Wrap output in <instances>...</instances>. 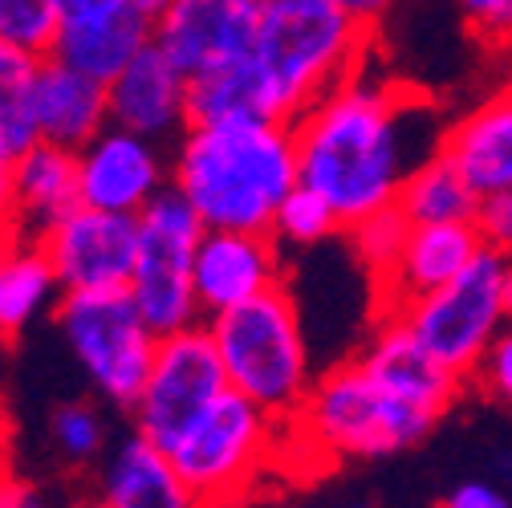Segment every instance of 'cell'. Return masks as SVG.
<instances>
[{
  "label": "cell",
  "mask_w": 512,
  "mask_h": 508,
  "mask_svg": "<svg viewBox=\"0 0 512 508\" xmlns=\"http://www.w3.org/2000/svg\"><path fill=\"white\" fill-rule=\"evenodd\" d=\"M443 126L423 94L358 70L293 118L301 183L322 192L350 228L399 200L403 179L439 151L419 143V131Z\"/></svg>",
  "instance_id": "1"
},
{
  "label": "cell",
  "mask_w": 512,
  "mask_h": 508,
  "mask_svg": "<svg viewBox=\"0 0 512 508\" xmlns=\"http://www.w3.org/2000/svg\"><path fill=\"white\" fill-rule=\"evenodd\" d=\"M301 183L293 122L273 114L187 122L171 143V187L204 228L273 232L281 200Z\"/></svg>",
  "instance_id": "2"
},
{
  "label": "cell",
  "mask_w": 512,
  "mask_h": 508,
  "mask_svg": "<svg viewBox=\"0 0 512 508\" xmlns=\"http://www.w3.org/2000/svg\"><path fill=\"white\" fill-rule=\"evenodd\" d=\"M374 29L338 0H269L252 37V66L277 118H297L334 86L366 70Z\"/></svg>",
  "instance_id": "3"
},
{
  "label": "cell",
  "mask_w": 512,
  "mask_h": 508,
  "mask_svg": "<svg viewBox=\"0 0 512 508\" xmlns=\"http://www.w3.org/2000/svg\"><path fill=\"white\" fill-rule=\"evenodd\" d=\"M435 423L431 411L399 399L358 358H346L313 378L285 435L322 460H378L423 443Z\"/></svg>",
  "instance_id": "4"
},
{
  "label": "cell",
  "mask_w": 512,
  "mask_h": 508,
  "mask_svg": "<svg viewBox=\"0 0 512 508\" xmlns=\"http://www.w3.org/2000/svg\"><path fill=\"white\" fill-rule=\"evenodd\" d=\"M208 334L224 362L228 387L273 419L289 423L313 387V358L297 297L285 281L256 293L252 301L208 317Z\"/></svg>",
  "instance_id": "5"
},
{
  "label": "cell",
  "mask_w": 512,
  "mask_h": 508,
  "mask_svg": "<svg viewBox=\"0 0 512 508\" xmlns=\"http://www.w3.org/2000/svg\"><path fill=\"white\" fill-rule=\"evenodd\" d=\"M281 443L285 423L228 387L167 452L191 504H232L252 496V484L273 464Z\"/></svg>",
  "instance_id": "6"
},
{
  "label": "cell",
  "mask_w": 512,
  "mask_h": 508,
  "mask_svg": "<svg viewBox=\"0 0 512 508\" xmlns=\"http://www.w3.org/2000/svg\"><path fill=\"white\" fill-rule=\"evenodd\" d=\"M53 326L78 362L90 391L114 407L131 411L159 346V334L143 322L126 289L66 293L53 309Z\"/></svg>",
  "instance_id": "7"
},
{
  "label": "cell",
  "mask_w": 512,
  "mask_h": 508,
  "mask_svg": "<svg viewBox=\"0 0 512 508\" xmlns=\"http://www.w3.org/2000/svg\"><path fill=\"white\" fill-rule=\"evenodd\" d=\"M504 269H508V257L500 248L484 244L464 265L460 277L407 301L395 317L447 370H456L460 378H472L484 350L508 322Z\"/></svg>",
  "instance_id": "8"
},
{
  "label": "cell",
  "mask_w": 512,
  "mask_h": 508,
  "mask_svg": "<svg viewBox=\"0 0 512 508\" xmlns=\"http://www.w3.org/2000/svg\"><path fill=\"white\" fill-rule=\"evenodd\" d=\"M139 224V252L131 273V301L139 305L143 322L163 338L204 322L196 289H191V261L204 236V220L175 187L163 192L135 216Z\"/></svg>",
  "instance_id": "9"
},
{
  "label": "cell",
  "mask_w": 512,
  "mask_h": 508,
  "mask_svg": "<svg viewBox=\"0 0 512 508\" xmlns=\"http://www.w3.org/2000/svg\"><path fill=\"white\" fill-rule=\"evenodd\" d=\"M228 391L224 362L204 322L163 334L147 370V383L131 407V423L139 435L155 439L159 448L171 443L196 423L220 395Z\"/></svg>",
  "instance_id": "10"
},
{
  "label": "cell",
  "mask_w": 512,
  "mask_h": 508,
  "mask_svg": "<svg viewBox=\"0 0 512 508\" xmlns=\"http://www.w3.org/2000/svg\"><path fill=\"white\" fill-rule=\"evenodd\" d=\"M163 187H171V143L106 122L78 147V192L86 208L139 216Z\"/></svg>",
  "instance_id": "11"
},
{
  "label": "cell",
  "mask_w": 512,
  "mask_h": 508,
  "mask_svg": "<svg viewBox=\"0 0 512 508\" xmlns=\"http://www.w3.org/2000/svg\"><path fill=\"white\" fill-rule=\"evenodd\" d=\"M49 252V261L61 277L66 293H90V289H126L135 273L139 252V224L135 216L102 212L78 204L53 228L37 236Z\"/></svg>",
  "instance_id": "12"
},
{
  "label": "cell",
  "mask_w": 512,
  "mask_h": 508,
  "mask_svg": "<svg viewBox=\"0 0 512 508\" xmlns=\"http://www.w3.org/2000/svg\"><path fill=\"white\" fill-rule=\"evenodd\" d=\"M265 5L269 0H171L155 41L187 78H196L252 53Z\"/></svg>",
  "instance_id": "13"
},
{
  "label": "cell",
  "mask_w": 512,
  "mask_h": 508,
  "mask_svg": "<svg viewBox=\"0 0 512 508\" xmlns=\"http://www.w3.org/2000/svg\"><path fill=\"white\" fill-rule=\"evenodd\" d=\"M281 281V240L273 232L240 228H204L191 261V289H196L204 322L224 309H236Z\"/></svg>",
  "instance_id": "14"
},
{
  "label": "cell",
  "mask_w": 512,
  "mask_h": 508,
  "mask_svg": "<svg viewBox=\"0 0 512 508\" xmlns=\"http://www.w3.org/2000/svg\"><path fill=\"white\" fill-rule=\"evenodd\" d=\"M480 220H439V224H411L399 257L374 277L378 309L399 313L407 301L447 285L464 273V265L484 248Z\"/></svg>",
  "instance_id": "15"
},
{
  "label": "cell",
  "mask_w": 512,
  "mask_h": 508,
  "mask_svg": "<svg viewBox=\"0 0 512 508\" xmlns=\"http://www.w3.org/2000/svg\"><path fill=\"white\" fill-rule=\"evenodd\" d=\"M106 98H110V122L151 135L159 143H175L191 122L187 74L159 49L155 37L106 82Z\"/></svg>",
  "instance_id": "16"
},
{
  "label": "cell",
  "mask_w": 512,
  "mask_h": 508,
  "mask_svg": "<svg viewBox=\"0 0 512 508\" xmlns=\"http://www.w3.org/2000/svg\"><path fill=\"white\" fill-rule=\"evenodd\" d=\"M358 362L378 378L387 391H395L399 399L431 411L435 419H443L447 411H452V403L460 399L464 383L468 378H460L456 370H447L395 313H382L378 326L370 334V342L362 346Z\"/></svg>",
  "instance_id": "17"
},
{
  "label": "cell",
  "mask_w": 512,
  "mask_h": 508,
  "mask_svg": "<svg viewBox=\"0 0 512 508\" xmlns=\"http://www.w3.org/2000/svg\"><path fill=\"white\" fill-rule=\"evenodd\" d=\"M110 122L106 82L45 53L33 70V126L41 143L78 151Z\"/></svg>",
  "instance_id": "18"
},
{
  "label": "cell",
  "mask_w": 512,
  "mask_h": 508,
  "mask_svg": "<svg viewBox=\"0 0 512 508\" xmlns=\"http://www.w3.org/2000/svg\"><path fill=\"white\" fill-rule=\"evenodd\" d=\"M439 151L452 159L476 196H500L512 187V82L447 122Z\"/></svg>",
  "instance_id": "19"
},
{
  "label": "cell",
  "mask_w": 512,
  "mask_h": 508,
  "mask_svg": "<svg viewBox=\"0 0 512 508\" xmlns=\"http://www.w3.org/2000/svg\"><path fill=\"white\" fill-rule=\"evenodd\" d=\"M94 500L106 508H187L191 496L167 448L131 431L94 468Z\"/></svg>",
  "instance_id": "20"
},
{
  "label": "cell",
  "mask_w": 512,
  "mask_h": 508,
  "mask_svg": "<svg viewBox=\"0 0 512 508\" xmlns=\"http://www.w3.org/2000/svg\"><path fill=\"white\" fill-rule=\"evenodd\" d=\"M9 204L13 228L25 236H41L66 212L82 204L78 192V151L57 143H33L9 167Z\"/></svg>",
  "instance_id": "21"
},
{
  "label": "cell",
  "mask_w": 512,
  "mask_h": 508,
  "mask_svg": "<svg viewBox=\"0 0 512 508\" xmlns=\"http://www.w3.org/2000/svg\"><path fill=\"white\" fill-rule=\"evenodd\" d=\"M66 297L61 277L37 236L13 232L0 248V342H21L37 322L53 317Z\"/></svg>",
  "instance_id": "22"
},
{
  "label": "cell",
  "mask_w": 512,
  "mask_h": 508,
  "mask_svg": "<svg viewBox=\"0 0 512 508\" xmlns=\"http://www.w3.org/2000/svg\"><path fill=\"white\" fill-rule=\"evenodd\" d=\"M151 37H155L151 21H143L135 9H126V13L102 17V21L61 25V33L53 41V57L70 61L74 70H82V74H90L98 82H110Z\"/></svg>",
  "instance_id": "23"
},
{
  "label": "cell",
  "mask_w": 512,
  "mask_h": 508,
  "mask_svg": "<svg viewBox=\"0 0 512 508\" xmlns=\"http://www.w3.org/2000/svg\"><path fill=\"white\" fill-rule=\"evenodd\" d=\"M395 204L411 224H439V220H476L484 200L464 179V171L443 151H435L403 179Z\"/></svg>",
  "instance_id": "24"
},
{
  "label": "cell",
  "mask_w": 512,
  "mask_h": 508,
  "mask_svg": "<svg viewBox=\"0 0 512 508\" xmlns=\"http://www.w3.org/2000/svg\"><path fill=\"white\" fill-rule=\"evenodd\" d=\"M187 110L191 122H224V118H252V114H273L269 90L252 66V53L216 66L208 74L187 78ZM277 118V114H273Z\"/></svg>",
  "instance_id": "25"
},
{
  "label": "cell",
  "mask_w": 512,
  "mask_h": 508,
  "mask_svg": "<svg viewBox=\"0 0 512 508\" xmlns=\"http://www.w3.org/2000/svg\"><path fill=\"white\" fill-rule=\"evenodd\" d=\"M106 403L94 399H70L49 415V452L66 472H94L98 460L110 448V423Z\"/></svg>",
  "instance_id": "26"
},
{
  "label": "cell",
  "mask_w": 512,
  "mask_h": 508,
  "mask_svg": "<svg viewBox=\"0 0 512 508\" xmlns=\"http://www.w3.org/2000/svg\"><path fill=\"white\" fill-rule=\"evenodd\" d=\"M33 53L5 45L0 41V155L17 159L37 143V126H33V70H37Z\"/></svg>",
  "instance_id": "27"
},
{
  "label": "cell",
  "mask_w": 512,
  "mask_h": 508,
  "mask_svg": "<svg viewBox=\"0 0 512 508\" xmlns=\"http://www.w3.org/2000/svg\"><path fill=\"white\" fill-rule=\"evenodd\" d=\"M338 232H346L342 216L334 212V204L322 192H313L309 183H297L273 216V236L293 248H313Z\"/></svg>",
  "instance_id": "28"
},
{
  "label": "cell",
  "mask_w": 512,
  "mask_h": 508,
  "mask_svg": "<svg viewBox=\"0 0 512 508\" xmlns=\"http://www.w3.org/2000/svg\"><path fill=\"white\" fill-rule=\"evenodd\" d=\"M61 33V0H0V41L33 57L53 53Z\"/></svg>",
  "instance_id": "29"
},
{
  "label": "cell",
  "mask_w": 512,
  "mask_h": 508,
  "mask_svg": "<svg viewBox=\"0 0 512 508\" xmlns=\"http://www.w3.org/2000/svg\"><path fill=\"white\" fill-rule=\"evenodd\" d=\"M407 228H411V220L399 212V204H391V208L370 212L358 224H350L346 236H350V248H354V257L362 261V269L370 277H378L399 257V248L407 240Z\"/></svg>",
  "instance_id": "30"
},
{
  "label": "cell",
  "mask_w": 512,
  "mask_h": 508,
  "mask_svg": "<svg viewBox=\"0 0 512 508\" xmlns=\"http://www.w3.org/2000/svg\"><path fill=\"white\" fill-rule=\"evenodd\" d=\"M456 13L484 49H512V0H456Z\"/></svg>",
  "instance_id": "31"
},
{
  "label": "cell",
  "mask_w": 512,
  "mask_h": 508,
  "mask_svg": "<svg viewBox=\"0 0 512 508\" xmlns=\"http://www.w3.org/2000/svg\"><path fill=\"white\" fill-rule=\"evenodd\" d=\"M468 383H476L484 391V399H492L500 407H512V317L500 326V334L484 350V358L472 370Z\"/></svg>",
  "instance_id": "32"
},
{
  "label": "cell",
  "mask_w": 512,
  "mask_h": 508,
  "mask_svg": "<svg viewBox=\"0 0 512 508\" xmlns=\"http://www.w3.org/2000/svg\"><path fill=\"white\" fill-rule=\"evenodd\" d=\"M476 220H480L484 240L492 248H500L504 257H512V187H508V192H500V196H488L480 204V216Z\"/></svg>",
  "instance_id": "33"
},
{
  "label": "cell",
  "mask_w": 512,
  "mask_h": 508,
  "mask_svg": "<svg viewBox=\"0 0 512 508\" xmlns=\"http://www.w3.org/2000/svg\"><path fill=\"white\" fill-rule=\"evenodd\" d=\"M447 508H508L512 496L496 480H460L452 492L443 496Z\"/></svg>",
  "instance_id": "34"
},
{
  "label": "cell",
  "mask_w": 512,
  "mask_h": 508,
  "mask_svg": "<svg viewBox=\"0 0 512 508\" xmlns=\"http://www.w3.org/2000/svg\"><path fill=\"white\" fill-rule=\"evenodd\" d=\"M126 9H135L131 0H61V25H70V21H102V17H118Z\"/></svg>",
  "instance_id": "35"
},
{
  "label": "cell",
  "mask_w": 512,
  "mask_h": 508,
  "mask_svg": "<svg viewBox=\"0 0 512 508\" xmlns=\"http://www.w3.org/2000/svg\"><path fill=\"white\" fill-rule=\"evenodd\" d=\"M338 5H342L350 17H358L362 25L378 29L382 21H387V17L395 13V5H399V0H338Z\"/></svg>",
  "instance_id": "36"
},
{
  "label": "cell",
  "mask_w": 512,
  "mask_h": 508,
  "mask_svg": "<svg viewBox=\"0 0 512 508\" xmlns=\"http://www.w3.org/2000/svg\"><path fill=\"white\" fill-rule=\"evenodd\" d=\"M9 167H13V159L0 155V248H5L9 236L17 232L13 228V204H9Z\"/></svg>",
  "instance_id": "37"
},
{
  "label": "cell",
  "mask_w": 512,
  "mask_h": 508,
  "mask_svg": "<svg viewBox=\"0 0 512 508\" xmlns=\"http://www.w3.org/2000/svg\"><path fill=\"white\" fill-rule=\"evenodd\" d=\"M131 5H135V13H139L143 21H151V29H155V25H159V17L167 13L171 0H131Z\"/></svg>",
  "instance_id": "38"
},
{
  "label": "cell",
  "mask_w": 512,
  "mask_h": 508,
  "mask_svg": "<svg viewBox=\"0 0 512 508\" xmlns=\"http://www.w3.org/2000/svg\"><path fill=\"white\" fill-rule=\"evenodd\" d=\"M9 480H13V468H9V456H5V439H0V500H5Z\"/></svg>",
  "instance_id": "39"
},
{
  "label": "cell",
  "mask_w": 512,
  "mask_h": 508,
  "mask_svg": "<svg viewBox=\"0 0 512 508\" xmlns=\"http://www.w3.org/2000/svg\"><path fill=\"white\" fill-rule=\"evenodd\" d=\"M504 305H508V317H512V257H508V269H504Z\"/></svg>",
  "instance_id": "40"
}]
</instances>
